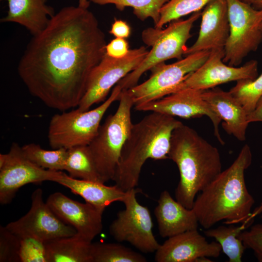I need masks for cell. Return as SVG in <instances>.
<instances>
[{
    "mask_svg": "<svg viewBox=\"0 0 262 262\" xmlns=\"http://www.w3.org/2000/svg\"><path fill=\"white\" fill-rule=\"evenodd\" d=\"M106 44L91 11L65 7L33 36L18 63V75L29 93L47 107L62 112L77 108Z\"/></svg>",
    "mask_w": 262,
    "mask_h": 262,
    "instance_id": "obj_1",
    "label": "cell"
},
{
    "mask_svg": "<svg viewBox=\"0 0 262 262\" xmlns=\"http://www.w3.org/2000/svg\"><path fill=\"white\" fill-rule=\"evenodd\" d=\"M252 160L250 148L246 144L230 166L199 193L192 209L203 228L210 229L223 220L227 225L253 223L251 210L255 200L245 179Z\"/></svg>",
    "mask_w": 262,
    "mask_h": 262,
    "instance_id": "obj_2",
    "label": "cell"
},
{
    "mask_svg": "<svg viewBox=\"0 0 262 262\" xmlns=\"http://www.w3.org/2000/svg\"><path fill=\"white\" fill-rule=\"evenodd\" d=\"M168 156L180 172L176 200L192 209L196 195L222 172L219 151L195 130L182 124L172 132Z\"/></svg>",
    "mask_w": 262,
    "mask_h": 262,
    "instance_id": "obj_3",
    "label": "cell"
},
{
    "mask_svg": "<svg viewBox=\"0 0 262 262\" xmlns=\"http://www.w3.org/2000/svg\"><path fill=\"white\" fill-rule=\"evenodd\" d=\"M183 124L174 117L151 112L133 124L122 149L113 180L124 191L134 188L148 159H168L173 131Z\"/></svg>",
    "mask_w": 262,
    "mask_h": 262,
    "instance_id": "obj_4",
    "label": "cell"
},
{
    "mask_svg": "<svg viewBox=\"0 0 262 262\" xmlns=\"http://www.w3.org/2000/svg\"><path fill=\"white\" fill-rule=\"evenodd\" d=\"M201 12L194 13L185 20L172 21L165 29L154 27L144 30L142 33V40L151 49L139 66L116 84L122 91L138 84L142 75L157 65L169 59H182L187 49L186 44L192 36L191 29L201 16Z\"/></svg>",
    "mask_w": 262,
    "mask_h": 262,
    "instance_id": "obj_5",
    "label": "cell"
},
{
    "mask_svg": "<svg viewBox=\"0 0 262 262\" xmlns=\"http://www.w3.org/2000/svg\"><path fill=\"white\" fill-rule=\"evenodd\" d=\"M116 112L110 115L88 145L102 181L113 180L122 149L133 123L131 109L134 105L127 90L120 95Z\"/></svg>",
    "mask_w": 262,
    "mask_h": 262,
    "instance_id": "obj_6",
    "label": "cell"
},
{
    "mask_svg": "<svg viewBox=\"0 0 262 262\" xmlns=\"http://www.w3.org/2000/svg\"><path fill=\"white\" fill-rule=\"evenodd\" d=\"M115 85L111 95L97 108L81 111L78 108L63 111L52 116L48 128V138L52 149H69L88 145L97 135L102 118L122 92Z\"/></svg>",
    "mask_w": 262,
    "mask_h": 262,
    "instance_id": "obj_7",
    "label": "cell"
},
{
    "mask_svg": "<svg viewBox=\"0 0 262 262\" xmlns=\"http://www.w3.org/2000/svg\"><path fill=\"white\" fill-rule=\"evenodd\" d=\"M229 34L224 48L223 61L237 66L262 41V9H257L239 0H226Z\"/></svg>",
    "mask_w": 262,
    "mask_h": 262,
    "instance_id": "obj_8",
    "label": "cell"
},
{
    "mask_svg": "<svg viewBox=\"0 0 262 262\" xmlns=\"http://www.w3.org/2000/svg\"><path fill=\"white\" fill-rule=\"evenodd\" d=\"M210 52V50L197 52L174 63H163L154 66L147 80L127 90L134 105L159 99L173 93L189 74L206 61Z\"/></svg>",
    "mask_w": 262,
    "mask_h": 262,
    "instance_id": "obj_9",
    "label": "cell"
},
{
    "mask_svg": "<svg viewBox=\"0 0 262 262\" xmlns=\"http://www.w3.org/2000/svg\"><path fill=\"white\" fill-rule=\"evenodd\" d=\"M138 192L135 188L126 191L122 202L125 208L117 213L116 218L110 226V233L117 242H127L143 253H152L160 244L153 233L148 209L136 199Z\"/></svg>",
    "mask_w": 262,
    "mask_h": 262,
    "instance_id": "obj_10",
    "label": "cell"
},
{
    "mask_svg": "<svg viewBox=\"0 0 262 262\" xmlns=\"http://www.w3.org/2000/svg\"><path fill=\"white\" fill-rule=\"evenodd\" d=\"M149 51L145 46L130 49L128 54L120 59L106 54L91 71L84 95L78 107L87 111L95 104L103 102L111 88L142 63Z\"/></svg>",
    "mask_w": 262,
    "mask_h": 262,
    "instance_id": "obj_11",
    "label": "cell"
},
{
    "mask_svg": "<svg viewBox=\"0 0 262 262\" xmlns=\"http://www.w3.org/2000/svg\"><path fill=\"white\" fill-rule=\"evenodd\" d=\"M63 173L36 165L24 155L21 147L13 143L8 152L0 154V203H10L25 185L46 180L55 182Z\"/></svg>",
    "mask_w": 262,
    "mask_h": 262,
    "instance_id": "obj_12",
    "label": "cell"
},
{
    "mask_svg": "<svg viewBox=\"0 0 262 262\" xmlns=\"http://www.w3.org/2000/svg\"><path fill=\"white\" fill-rule=\"evenodd\" d=\"M31 207L19 219L8 224L6 227L19 237H30L43 242L68 237L77 233L72 226L60 219L43 199L41 189L32 195Z\"/></svg>",
    "mask_w": 262,
    "mask_h": 262,
    "instance_id": "obj_13",
    "label": "cell"
},
{
    "mask_svg": "<svg viewBox=\"0 0 262 262\" xmlns=\"http://www.w3.org/2000/svg\"><path fill=\"white\" fill-rule=\"evenodd\" d=\"M224 56V48L211 50L206 61L189 74L173 93L189 88L204 91L228 82L254 80L258 77L256 60H251L240 67H235L225 65L223 61Z\"/></svg>",
    "mask_w": 262,
    "mask_h": 262,
    "instance_id": "obj_14",
    "label": "cell"
},
{
    "mask_svg": "<svg viewBox=\"0 0 262 262\" xmlns=\"http://www.w3.org/2000/svg\"><path fill=\"white\" fill-rule=\"evenodd\" d=\"M202 92L190 88L181 90L159 99L135 105V109L186 119L206 115L213 123L215 136L224 145L219 130L221 120L204 100Z\"/></svg>",
    "mask_w": 262,
    "mask_h": 262,
    "instance_id": "obj_15",
    "label": "cell"
},
{
    "mask_svg": "<svg viewBox=\"0 0 262 262\" xmlns=\"http://www.w3.org/2000/svg\"><path fill=\"white\" fill-rule=\"evenodd\" d=\"M46 203L60 219L87 240L92 242L101 232L104 210L74 200L60 192L51 194Z\"/></svg>",
    "mask_w": 262,
    "mask_h": 262,
    "instance_id": "obj_16",
    "label": "cell"
},
{
    "mask_svg": "<svg viewBox=\"0 0 262 262\" xmlns=\"http://www.w3.org/2000/svg\"><path fill=\"white\" fill-rule=\"evenodd\" d=\"M222 250L216 241L209 243L196 230L168 238L155 251L157 262H195L200 257L217 258Z\"/></svg>",
    "mask_w": 262,
    "mask_h": 262,
    "instance_id": "obj_17",
    "label": "cell"
},
{
    "mask_svg": "<svg viewBox=\"0 0 262 262\" xmlns=\"http://www.w3.org/2000/svg\"><path fill=\"white\" fill-rule=\"evenodd\" d=\"M201 22L195 42L187 48L184 55L224 48L229 34L226 0H212L201 12Z\"/></svg>",
    "mask_w": 262,
    "mask_h": 262,
    "instance_id": "obj_18",
    "label": "cell"
},
{
    "mask_svg": "<svg viewBox=\"0 0 262 262\" xmlns=\"http://www.w3.org/2000/svg\"><path fill=\"white\" fill-rule=\"evenodd\" d=\"M154 213L163 238L197 229L199 223L193 209L174 200L167 190L161 193Z\"/></svg>",
    "mask_w": 262,
    "mask_h": 262,
    "instance_id": "obj_19",
    "label": "cell"
},
{
    "mask_svg": "<svg viewBox=\"0 0 262 262\" xmlns=\"http://www.w3.org/2000/svg\"><path fill=\"white\" fill-rule=\"evenodd\" d=\"M202 96L213 111L224 121L222 127L227 132L239 141H245L249 124L247 114L229 92L213 88L202 91Z\"/></svg>",
    "mask_w": 262,
    "mask_h": 262,
    "instance_id": "obj_20",
    "label": "cell"
},
{
    "mask_svg": "<svg viewBox=\"0 0 262 262\" xmlns=\"http://www.w3.org/2000/svg\"><path fill=\"white\" fill-rule=\"evenodd\" d=\"M7 2V15L1 22H14L25 27L33 36L42 32L54 15L48 0H0Z\"/></svg>",
    "mask_w": 262,
    "mask_h": 262,
    "instance_id": "obj_21",
    "label": "cell"
},
{
    "mask_svg": "<svg viewBox=\"0 0 262 262\" xmlns=\"http://www.w3.org/2000/svg\"><path fill=\"white\" fill-rule=\"evenodd\" d=\"M55 182L80 196L86 202L103 210L113 202H122L126 195V191L115 184L107 186L100 182L75 179L64 172Z\"/></svg>",
    "mask_w": 262,
    "mask_h": 262,
    "instance_id": "obj_22",
    "label": "cell"
},
{
    "mask_svg": "<svg viewBox=\"0 0 262 262\" xmlns=\"http://www.w3.org/2000/svg\"><path fill=\"white\" fill-rule=\"evenodd\" d=\"M92 242L77 232L45 242L47 262H92Z\"/></svg>",
    "mask_w": 262,
    "mask_h": 262,
    "instance_id": "obj_23",
    "label": "cell"
},
{
    "mask_svg": "<svg viewBox=\"0 0 262 262\" xmlns=\"http://www.w3.org/2000/svg\"><path fill=\"white\" fill-rule=\"evenodd\" d=\"M65 170L73 178L103 183L88 145L67 149Z\"/></svg>",
    "mask_w": 262,
    "mask_h": 262,
    "instance_id": "obj_24",
    "label": "cell"
},
{
    "mask_svg": "<svg viewBox=\"0 0 262 262\" xmlns=\"http://www.w3.org/2000/svg\"><path fill=\"white\" fill-rule=\"evenodd\" d=\"M249 225L247 223L237 227L222 225L216 228L207 229L204 233L206 236L214 238L220 245L229 262H241L246 248L238 236Z\"/></svg>",
    "mask_w": 262,
    "mask_h": 262,
    "instance_id": "obj_25",
    "label": "cell"
},
{
    "mask_svg": "<svg viewBox=\"0 0 262 262\" xmlns=\"http://www.w3.org/2000/svg\"><path fill=\"white\" fill-rule=\"evenodd\" d=\"M21 148L26 157L39 167L52 171L65 170L67 149L46 150L34 143L25 145Z\"/></svg>",
    "mask_w": 262,
    "mask_h": 262,
    "instance_id": "obj_26",
    "label": "cell"
},
{
    "mask_svg": "<svg viewBox=\"0 0 262 262\" xmlns=\"http://www.w3.org/2000/svg\"><path fill=\"white\" fill-rule=\"evenodd\" d=\"M92 262H146L139 253L118 243L92 244Z\"/></svg>",
    "mask_w": 262,
    "mask_h": 262,
    "instance_id": "obj_27",
    "label": "cell"
},
{
    "mask_svg": "<svg viewBox=\"0 0 262 262\" xmlns=\"http://www.w3.org/2000/svg\"><path fill=\"white\" fill-rule=\"evenodd\" d=\"M168 0H90L94 3L103 5L113 4L120 11L126 7L133 8V13L144 21L151 18L156 26L160 18L161 9Z\"/></svg>",
    "mask_w": 262,
    "mask_h": 262,
    "instance_id": "obj_28",
    "label": "cell"
},
{
    "mask_svg": "<svg viewBox=\"0 0 262 262\" xmlns=\"http://www.w3.org/2000/svg\"><path fill=\"white\" fill-rule=\"evenodd\" d=\"M212 0H168L161 9L160 18L157 28L180 19L181 17L201 11Z\"/></svg>",
    "mask_w": 262,
    "mask_h": 262,
    "instance_id": "obj_29",
    "label": "cell"
},
{
    "mask_svg": "<svg viewBox=\"0 0 262 262\" xmlns=\"http://www.w3.org/2000/svg\"><path fill=\"white\" fill-rule=\"evenodd\" d=\"M229 93L242 106L246 114L251 113L262 97V73L254 80L237 81Z\"/></svg>",
    "mask_w": 262,
    "mask_h": 262,
    "instance_id": "obj_30",
    "label": "cell"
},
{
    "mask_svg": "<svg viewBox=\"0 0 262 262\" xmlns=\"http://www.w3.org/2000/svg\"><path fill=\"white\" fill-rule=\"evenodd\" d=\"M20 239L6 227L0 226V262H20Z\"/></svg>",
    "mask_w": 262,
    "mask_h": 262,
    "instance_id": "obj_31",
    "label": "cell"
},
{
    "mask_svg": "<svg viewBox=\"0 0 262 262\" xmlns=\"http://www.w3.org/2000/svg\"><path fill=\"white\" fill-rule=\"evenodd\" d=\"M21 262H47L45 242L30 237H19Z\"/></svg>",
    "mask_w": 262,
    "mask_h": 262,
    "instance_id": "obj_32",
    "label": "cell"
},
{
    "mask_svg": "<svg viewBox=\"0 0 262 262\" xmlns=\"http://www.w3.org/2000/svg\"><path fill=\"white\" fill-rule=\"evenodd\" d=\"M238 237L246 248L253 250L258 262H262V224L253 225L249 230H244Z\"/></svg>",
    "mask_w": 262,
    "mask_h": 262,
    "instance_id": "obj_33",
    "label": "cell"
},
{
    "mask_svg": "<svg viewBox=\"0 0 262 262\" xmlns=\"http://www.w3.org/2000/svg\"><path fill=\"white\" fill-rule=\"evenodd\" d=\"M129 50V43L124 38L116 37L105 46V54L109 57L115 59L125 57Z\"/></svg>",
    "mask_w": 262,
    "mask_h": 262,
    "instance_id": "obj_34",
    "label": "cell"
},
{
    "mask_svg": "<svg viewBox=\"0 0 262 262\" xmlns=\"http://www.w3.org/2000/svg\"><path fill=\"white\" fill-rule=\"evenodd\" d=\"M109 33L115 37L126 39L131 34V28L127 22L115 19Z\"/></svg>",
    "mask_w": 262,
    "mask_h": 262,
    "instance_id": "obj_35",
    "label": "cell"
},
{
    "mask_svg": "<svg viewBox=\"0 0 262 262\" xmlns=\"http://www.w3.org/2000/svg\"><path fill=\"white\" fill-rule=\"evenodd\" d=\"M248 123L254 122H262V97L258 101L254 110L247 115Z\"/></svg>",
    "mask_w": 262,
    "mask_h": 262,
    "instance_id": "obj_36",
    "label": "cell"
},
{
    "mask_svg": "<svg viewBox=\"0 0 262 262\" xmlns=\"http://www.w3.org/2000/svg\"><path fill=\"white\" fill-rule=\"evenodd\" d=\"M244 3L250 5L257 9H262V0H239Z\"/></svg>",
    "mask_w": 262,
    "mask_h": 262,
    "instance_id": "obj_37",
    "label": "cell"
},
{
    "mask_svg": "<svg viewBox=\"0 0 262 262\" xmlns=\"http://www.w3.org/2000/svg\"><path fill=\"white\" fill-rule=\"evenodd\" d=\"M90 5V1L88 0H79L78 6L83 8L88 9Z\"/></svg>",
    "mask_w": 262,
    "mask_h": 262,
    "instance_id": "obj_38",
    "label": "cell"
},
{
    "mask_svg": "<svg viewBox=\"0 0 262 262\" xmlns=\"http://www.w3.org/2000/svg\"><path fill=\"white\" fill-rule=\"evenodd\" d=\"M262 202L261 203V204L260 205V206L257 208V209H256L254 212H253V213H252V215L255 217L256 215H257L258 214H260V211L261 210H262Z\"/></svg>",
    "mask_w": 262,
    "mask_h": 262,
    "instance_id": "obj_39",
    "label": "cell"
},
{
    "mask_svg": "<svg viewBox=\"0 0 262 262\" xmlns=\"http://www.w3.org/2000/svg\"><path fill=\"white\" fill-rule=\"evenodd\" d=\"M261 31L262 32V24L261 25Z\"/></svg>",
    "mask_w": 262,
    "mask_h": 262,
    "instance_id": "obj_40",
    "label": "cell"
},
{
    "mask_svg": "<svg viewBox=\"0 0 262 262\" xmlns=\"http://www.w3.org/2000/svg\"><path fill=\"white\" fill-rule=\"evenodd\" d=\"M262 212V210H261V211H260V213H261Z\"/></svg>",
    "mask_w": 262,
    "mask_h": 262,
    "instance_id": "obj_41",
    "label": "cell"
}]
</instances>
